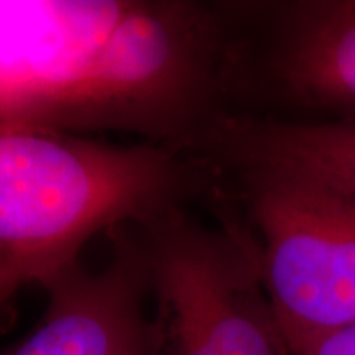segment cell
I'll list each match as a JSON object with an SVG mask.
<instances>
[{
  "mask_svg": "<svg viewBox=\"0 0 355 355\" xmlns=\"http://www.w3.org/2000/svg\"><path fill=\"white\" fill-rule=\"evenodd\" d=\"M211 194L207 168L181 150L0 123V311L21 288L46 291L97 234Z\"/></svg>",
  "mask_w": 355,
  "mask_h": 355,
  "instance_id": "obj_1",
  "label": "cell"
},
{
  "mask_svg": "<svg viewBox=\"0 0 355 355\" xmlns=\"http://www.w3.org/2000/svg\"><path fill=\"white\" fill-rule=\"evenodd\" d=\"M241 48L217 7L130 0L53 127L128 133L189 153L222 115L239 81Z\"/></svg>",
  "mask_w": 355,
  "mask_h": 355,
  "instance_id": "obj_2",
  "label": "cell"
},
{
  "mask_svg": "<svg viewBox=\"0 0 355 355\" xmlns=\"http://www.w3.org/2000/svg\"><path fill=\"white\" fill-rule=\"evenodd\" d=\"M150 277L152 355H293L250 229L175 207L135 224Z\"/></svg>",
  "mask_w": 355,
  "mask_h": 355,
  "instance_id": "obj_3",
  "label": "cell"
},
{
  "mask_svg": "<svg viewBox=\"0 0 355 355\" xmlns=\"http://www.w3.org/2000/svg\"><path fill=\"white\" fill-rule=\"evenodd\" d=\"M225 175L242 191L261 282L286 339L355 324V201L283 173Z\"/></svg>",
  "mask_w": 355,
  "mask_h": 355,
  "instance_id": "obj_4",
  "label": "cell"
},
{
  "mask_svg": "<svg viewBox=\"0 0 355 355\" xmlns=\"http://www.w3.org/2000/svg\"><path fill=\"white\" fill-rule=\"evenodd\" d=\"M130 0L0 2V123L51 125Z\"/></svg>",
  "mask_w": 355,
  "mask_h": 355,
  "instance_id": "obj_5",
  "label": "cell"
},
{
  "mask_svg": "<svg viewBox=\"0 0 355 355\" xmlns=\"http://www.w3.org/2000/svg\"><path fill=\"white\" fill-rule=\"evenodd\" d=\"M104 268L81 263L48 288L35 329L0 355H152L148 263L133 225L107 232Z\"/></svg>",
  "mask_w": 355,
  "mask_h": 355,
  "instance_id": "obj_6",
  "label": "cell"
},
{
  "mask_svg": "<svg viewBox=\"0 0 355 355\" xmlns=\"http://www.w3.org/2000/svg\"><path fill=\"white\" fill-rule=\"evenodd\" d=\"M214 175L273 171L355 201V119L306 123L229 112L193 148Z\"/></svg>",
  "mask_w": 355,
  "mask_h": 355,
  "instance_id": "obj_7",
  "label": "cell"
},
{
  "mask_svg": "<svg viewBox=\"0 0 355 355\" xmlns=\"http://www.w3.org/2000/svg\"><path fill=\"white\" fill-rule=\"evenodd\" d=\"M266 68L290 102L355 110V0L283 7Z\"/></svg>",
  "mask_w": 355,
  "mask_h": 355,
  "instance_id": "obj_8",
  "label": "cell"
},
{
  "mask_svg": "<svg viewBox=\"0 0 355 355\" xmlns=\"http://www.w3.org/2000/svg\"><path fill=\"white\" fill-rule=\"evenodd\" d=\"M288 344L293 355H355V324L290 339Z\"/></svg>",
  "mask_w": 355,
  "mask_h": 355,
  "instance_id": "obj_9",
  "label": "cell"
}]
</instances>
